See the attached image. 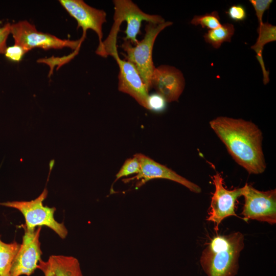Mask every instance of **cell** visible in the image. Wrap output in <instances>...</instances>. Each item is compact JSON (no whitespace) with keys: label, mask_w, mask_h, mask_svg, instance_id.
<instances>
[{"label":"cell","mask_w":276,"mask_h":276,"mask_svg":"<svg viewBox=\"0 0 276 276\" xmlns=\"http://www.w3.org/2000/svg\"><path fill=\"white\" fill-rule=\"evenodd\" d=\"M114 22L111 31L103 41L100 48L101 53L105 56L111 55L117 51V38L120 27L123 21L127 23L124 32V40L129 41L135 45L138 42L136 36L141 33L140 29L143 21L154 24H160L166 21L160 15L146 13L130 0H114Z\"/></svg>","instance_id":"3957f363"},{"label":"cell","mask_w":276,"mask_h":276,"mask_svg":"<svg viewBox=\"0 0 276 276\" xmlns=\"http://www.w3.org/2000/svg\"><path fill=\"white\" fill-rule=\"evenodd\" d=\"M10 34L14 38V44L21 47L27 53L36 48L45 50L64 48H69L75 51L80 50L85 39L82 37L76 40L62 39L38 31L34 25L27 20L11 24Z\"/></svg>","instance_id":"8992f818"},{"label":"cell","mask_w":276,"mask_h":276,"mask_svg":"<svg viewBox=\"0 0 276 276\" xmlns=\"http://www.w3.org/2000/svg\"><path fill=\"white\" fill-rule=\"evenodd\" d=\"M190 23L195 26L200 25L202 28L213 30L221 25L220 18L217 11L202 15H195Z\"/></svg>","instance_id":"ac0fdd59"},{"label":"cell","mask_w":276,"mask_h":276,"mask_svg":"<svg viewBox=\"0 0 276 276\" xmlns=\"http://www.w3.org/2000/svg\"><path fill=\"white\" fill-rule=\"evenodd\" d=\"M235 33V28L232 24L225 23L216 29L209 30L204 35L206 42L215 48H219L224 42H231Z\"/></svg>","instance_id":"2e32d148"},{"label":"cell","mask_w":276,"mask_h":276,"mask_svg":"<svg viewBox=\"0 0 276 276\" xmlns=\"http://www.w3.org/2000/svg\"><path fill=\"white\" fill-rule=\"evenodd\" d=\"M133 155L140 162V171L135 176L125 179V182L133 179L139 180L136 185V188H139L151 179H165L177 182L192 192L200 193L201 192V189L198 185L181 176L165 165L142 153H136Z\"/></svg>","instance_id":"8fae6325"},{"label":"cell","mask_w":276,"mask_h":276,"mask_svg":"<svg viewBox=\"0 0 276 276\" xmlns=\"http://www.w3.org/2000/svg\"><path fill=\"white\" fill-rule=\"evenodd\" d=\"M20 245L16 241L5 243L0 236V276H10L12 265Z\"/></svg>","instance_id":"e0dca14e"},{"label":"cell","mask_w":276,"mask_h":276,"mask_svg":"<svg viewBox=\"0 0 276 276\" xmlns=\"http://www.w3.org/2000/svg\"><path fill=\"white\" fill-rule=\"evenodd\" d=\"M47 195L48 191L44 189L36 198L31 201H7L0 202V205L16 209L22 213L25 219V230L32 231L37 227L45 226L64 239L68 232L63 223L58 222L55 219L56 208L43 204Z\"/></svg>","instance_id":"5b68a950"},{"label":"cell","mask_w":276,"mask_h":276,"mask_svg":"<svg viewBox=\"0 0 276 276\" xmlns=\"http://www.w3.org/2000/svg\"><path fill=\"white\" fill-rule=\"evenodd\" d=\"M10 23H7L0 27V54H5L7 48L6 42L10 34Z\"/></svg>","instance_id":"cb8c5ba5"},{"label":"cell","mask_w":276,"mask_h":276,"mask_svg":"<svg viewBox=\"0 0 276 276\" xmlns=\"http://www.w3.org/2000/svg\"><path fill=\"white\" fill-rule=\"evenodd\" d=\"M151 87L162 96L166 101H177L182 93L185 81L182 72L168 65L155 67L151 80Z\"/></svg>","instance_id":"7c38bea8"},{"label":"cell","mask_w":276,"mask_h":276,"mask_svg":"<svg viewBox=\"0 0 276 276\" xmlns=\"http://www.w3.org/2000/svg\"><path fill=\"white\" fill-rule=\"evenodd\" d=\"M48 260L54 276H83L79 262L74 257L53 255Z\"/></svg>","instance_id":"9a60e30c"},{"label":"cell","mask_w":276,"mask_h":276,"mask_svg":"<svg viewBox=\"0 0 276 276\" xmlns=\"http://www.w3.org/2000/svg\"><path fill=\"white\" fill-rule=\"evenodd\" d=\"M27 52L20 46L14 44L7 47L5 53V56L9 59L16 62L20 61Z\"/></svg>","instance_id":"603a6c76"},{"label":"cell","mask_w":276,"mask_h":276,"mask_svg":"<svg viewBox=\"0 0 276 276\" xmlns=\"http://www.w3.org/2000/svg\"><path fill=\"white\" fill-rule=\"evenodd\" d=\"M41 227L34 231L25 230L22 243L13 262L10 276L32 274L41 260L39 236Z\"/></svg>","instance_id":"9c48e42d"},{"label":"cell","mask_w":276,"mask_h":276,"mask_svg":"<svg viewBox=\"0 0 276 276\" xmlns=\"http://www.w3.org/2000/svg\"><path fill=\"white\" fill-rule=\"evenodd\" d=\"M60 4L77 22V28L83 31L82 37L85 38L88 29L93 30L99 39V45L103 41L102 26L106 22V13L103 10L93 8L82 0H60Z\"/></svg>","instance_id":"30bf717a"},{"label":"cell","mask_w":276,"mask_h":276,"mask_svg":"<svg viewBox=\"0 0 276 276\" xmlns=\"http://www.w3.org/2000/svg\"><path fill=\"white\" fill-rule=\"evenodd\" d=\"M212 180L215 191L211 198L210 210L206 220L214 223L217 231L224 219L230 216H238L235 213V205L238 198L241 196L242 188L226 189L223 186L221 175L218 172L213 176Z\"/></svg>","instance_id":"ba28073f"},{"label":"cell","mask_w":276,"mask_h":276,"mask_svg":"<svg viewBox=\"0 0 276 276\" xmlns=\"http://www.w3.org/2000/svg\"><path fill=\"white\" fill-rule=\"evenodd\" d=\"M167 102L165 98L155 93L149 95L148 98V109L156 112L163 111L166 108Z\"/></svg>","instance_id":"ffe728a7"},{"label":"cell","mask_w":276,"mask_h":276,"mask_svg":"<svg viewBox=\"0 0 276 276\" xmlns=\"http://www.w3.org/2000/svg\"><path fill=\"white\" fill-rule=\"evenodd\" d=\"M225 13L231 20L236 22L243 21L247 17L246 9L243 5L241 4L231 6L225 11Z\"/></svg>","instance_id":"44dd1931"},{"label":"cell","mask_w":276,"mask_h":276,"mask_svg":"<svg viewBox=\"0 0 276 276\" xmlns=\"http://www.w3.org/2000/svg\"><path fill=\"white\" fill-rule=\"evenodd\" d=\"M241 196L244 198L241 215L245 221L251 219L275 224V189L260 191L246 183L242 187Z\"/></svg>","instance_id":"52a82bcc"},{"label":"cell","mask_w":276,"mask_h":276,"mask_svg":"<svg viewBox=\"0 0 276 276\" xmlns=\"http://www.w3.org/2000/svg\"><path fill=\"white\" fill-rule=\"evenodd\" d=\"M171 21H165L160 24L148 22L145 26L143 39L132 45L124 40L121 48L126 54H123L125 60L135 67L148 90L151 87V80L155 66L152 60V51L154 42L158 35L166 28L172 25Z\"/></svg>","instance_id":"277c9868"},{"label":"cell","mask_w":276,"mask_h":276,"mask_svg":"<svg viewBox=\"0 0 276 276\" xmlns=\"http://www.w3.org/2000/svg\"><path fill=\"white\" fill-rule=\"evenodd\" d=\"M37 268L41 270L45 276H54L49 260L46 262L40 260L38 264Z\"/></svg>","instance_id":"d4e9b609"},{"label":"cell","mask_w":276,"mask_h":276,"mask_svg":"<svg viewBox=\"0 0 276 276\" xmlns=\"http://www.w3.org/2000/svg\"><path fill=\"white\" fill-rule=\"evenodd\" d=\"M244 247V237L239 232L214 237L200 257L203 270L208 276H235Z\"/></svg>","instance_id":"7a4b0ae2"},{"label":"cell","mask_w":276,"mask_h":276,"mask_svg":"<svg viewBox=\"0 0 276 276\" xmlns=\"http://www.w3.org/2000/svg\"><path fill=\"white\" fill-rule=\"evenodd\" d=\"M258 36L256 43L251 49L256 53V58L259 61L263 73V82L266 85L269 81V72L266 70L263 58L262 52L265 45L276 40V27L267 22L259 24L257 28Z\"/></svg>","instance_id":"5bb4252c"},{"label":"cell","mask_w":276,"mask_h":276,"mask_svg":"<svg viewBox=\"0 0 276 276\" xmlns=\"http://www.w3.org/2000/svg\"><path fill=\"white\" fill-rule=\"evenodd\" d=\"M119 67L118 89L126 93L148 109L149 91L137 71L130 62L122 59L118 54L113 57Z\"/></svg>","instance_id":"4fadbf2b"},{"label":"cell","mask_w":276,"mask_h":276,"mask_svg":"<svg viewBox=\"0 0 276 276\" xmlns=\"http://www.w3.org/2000/svg\"><path fill=\"white\" fill-rule=\"evenodd\" d=\"M140 171V164L138 159L133 155V157L127 158L116 175L114 183L123 177L133 174H137Z\"/></svg>","instance_id":"d6986e66"},{"label":"cell","mask_w":276,"mask_h":276,"mask_svg":"<svg viewBox=\"0 0 276 276\" xmlns=\"http://www.w3.org/2000/svg\"><path fill=\"white\" fill-rule=\"evenodd\" d=\"M250 3L254 7L259 24L263 22L262 18L264 12L267 10L273 1L272 0H250Z\"/></svg>","instance_id":"7402d4cb"},{"label":"cell","mask_w":276,"mask_h":276,"mask_svg":"<svg viewBox=\"0 0 276 276\" xmlns=\"http://www.w3.org/2000/svg\"><path fill=\"white\" fill-rule=\"evenodd\" d=\"M209 124L234 160L249 174L265 171L263 133L257 125L242 119L223 116L213 119Z\"/></svg>","instance_id":"6da1fadb"}]
</instances>
